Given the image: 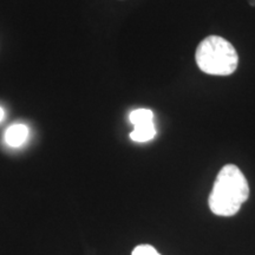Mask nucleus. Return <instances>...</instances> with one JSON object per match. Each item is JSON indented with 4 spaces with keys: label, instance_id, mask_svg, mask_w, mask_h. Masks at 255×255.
Segmentation results:
<instances>
[{
    "label": "nucleus",
    "instance_id": "nucleus-6",
    "mask_svg": "<svg viewBox=\"0 0 255 255\" xmlns=\"http://www.w3.org/2000/svg\"><path fill=\"white\" fill-rule=\"evenodd\" d=\"M2 119H4V110H2L1 108H0V122H1Z\"/></svg>",
    "mask_w": 255,
    "mask_h": 255
},
{
    "label": "nucleus",
    "instance_id": "nucleus-7",
    "mask_svg": "<svg viewBox=\"0 0 255 255\" xmlns=\"http://www.w3.org/2000/svg\"><path fill=\"white\" fill-rule=\"evenodd\" d=\"M247 1H248V4H250L251 6H253V7H254V6H255V0H247Z\"/></svg>",
    "mask_w": 255,
    "mask_h": 255
},
{
    "label": "nucleus",
    "instance_id": "nucleus-1",
    "mask_svg": "<svg viewBox=\"0 0 255 255\" xmlns=\"http://www.w3.org/2000/svg\"><path fill=\"white\" fill-rule=\"evenodd\" d=\"M250 196L247 178L235 164H226L216 176L209 195V208L219 216H233Z\"/></svg>",
    "mask_w": 255,
    "mask_h": 255
},
{
    "label": "nucleus",
    "instance_id": "nucleus-3",
    "mask_svg": "<svg viewBox=\"0 0 255 255\" xmlns=\"http://www.w3.org/2000/svg\"><path fill=\"white\" fill-rule=\"evenodd\" d=\"M154 114L150 109H136L130 114V122L133 126V131L130 138L135 142H148L156 135L154 126Z\"/></svg>",
    "mask_w": 255,
    "mask_h": 255
},
{
    "label": "nucleus",
    "instance_id": "nucleus-2",
    "mask_svg": "<svg viewBox=\"0 0 255 255\" xmlns=\"http://www.w3.org/2000/svg\"><path fill=\"white\" fill-rule=\"evenodd\" d=\"M199 69L207 75L229 76L238 69L239 56L225 38L209 36L199 44L195 53Z\"/></svg>",
    "mask_w": 255,
    "mask_h": 255
},
{
    "label": "nucleus",
    "instance_id": "nucleus-4",
    "mask_svg": "<svg viewBox=\"0 0 255 255\" xmlns=\"http://www.w3.org/2000/svg\"><path fill=\"white\" fill-rule=\"evenodd\" d=\"M28 135V129L24 124H14V126L9 127L7 131L5 133V139L6 143L8 145L14 146H20L23 143L26 141Z\"/></svg>",
    "mask_w": 255,
    "mask_h": 255
},
{
    "label": "nucleus",
    "instance_id": "nucleus-5",
    "mask_svg": "<svg viewBox=\"0 0 255 255\" xmlns=\"http://www.w3.org/2000/svg\"><path fill=\"white\" fill-rule=\"evenodd\" d=\"M131 255H161L151 245H138L132 251Z\"/></svg>",
    "mask_w": 255,
    "mask_h": 255
}]
</instances>
